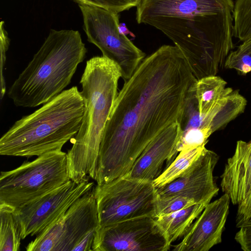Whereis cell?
Segmentation results:
<instances>
[{
  "instance_id": "cell-1",
  "label": "cell",
  "mask_w": 251,
  "mask_h": 251,
  "mask_svg": "<svg viewBox=\"0 0 251 251\" xmlns=\"http://www.w3.org/2000/svg\"><path fill=\"white\" fill-rule=\"evenodd\" d=\"M180 50L163 45L146 57L115 100L101 141L98 185L126 175L149 143L172 124H181L197 81Z\"/></svg>"
},
{
  "instance_id": "cell-2",
  "label": "cell",
  "mask_w": 251,
  "mask_h": 251,
  "mask_svg": "<svg viewBox=\"0 0 251 251\" xmlns=\"http://www.w3.org/2000/svg\"><path fill=\"white\" fill-rule=\"evenodd\" d=\"M232 0H169L144 24L182 52L197 79L216 75L233 48Z\"/></svg>"
},
{
  "instance_id": "cell-3",
  "label": "cell",
  "mask_w": 251,
  "mask_h": 251,
  "mask_svg": "<svg viewBox=\"0 0 251 251\" xmlns=\"http://www.w3.org/2000/svg\"><path fill=\"white\" fill-rule=\"evenodd\" d=\"M120 77L118 66L105 57H93L86 62L80 80L84 112L73 146L67 153L72 180H95L100 147L118 94Z\"/></svg>"
},
{
  "instance_id": "cell-4",
  "label": "cell",
  "mask_w": 251,
  "mask_h": 251,
  "mask_svg": "<svg viewBox=\"0 0 251 251\" xmlns=\"http://www.w3.org/2000/svg\"><path fill=\"white\" fill-rule=\"evenodd\" d=\"M86 53L78 31L51 29L9 87L8 98L17 107L33 108L46 103L70 83Z\"/></svg>"
},
{
  "instance_id": "cell-5",
  "label": "cell",
  "mask_w": 251,
  "mask_h": 251,
  "mask_svg": "<svg viewBox=\"0 0 251 251\" xmlns=\"http://www.w3.org/2000/svg\"><path fill=\"white\" fill-rule=\"evenodd\" d=\"M85 107L76 86L16 121L0 139L2 155L30 157L61 151L77 133Z\"/></svg>"
},
{
  "instance_id": "cell-6",
  "label": "cell",
  "mask_w": 251,
  "mask_h": 251,
  "mask_svg": "<svg viewBox=\"0 0 251 251\" xmlns=\"http://www.w3.org/2000/svg\"><path fill=\"white\" fill-rule=\"evenodd\" d=\"M70 180L67 153H46L13 170L1 172L0 203L17 208Z\"/></svg>"
},
{
  "instance_id": "cell-7",
  "label": "cell",
  "mask_w": 251,
  "mask_h": 251,
  "mask_svg": "<svg viewBox=\"0 0 251 251\" xmlns=\"http://www.w3.org/2000/svg\"><path fill=\"white\" fill-rule=\"evenodd\" d=\"M94 188L26 246L27 251H90L99 220Z\"/></svg>"
},
{
  "instance_id": "cell-8",
  "label": "cell",
  "mask_w": 251,
  "mask_h": 251,
  "mask_svg": "<svg viewBox=\"0 0 251 251\" xmlns=\"http://www.w3.org/2000/svg\"><path fill=\"white\" fill-rule=\"evenodd\" d=\"M99 227L143 217L156 216L157 189L153 182L118 177L94 188Z\"/></svg>"
},
{
  "instance_id": "cell-9",
  "label": "cell",
  "mask_w": 251,
  "mask_h": 251,
  "mask_svg": "<svg viewBox=\"0 0 251 251\" xmlns=\"http://www.w3.org/2000/svg\"><path fill=\"white\" fill-rule=\"evenodd\" d=\"M78 6L88 41L118 66L124 80L129 79L146 54L121 31L118 13L95 6Z\"/></svg>"
},
{
  "instance_id": "cell-10",
  "label": "cell",
  "mask_w": 251,
  "mask_h": 251,
  "mask_svg": "<svg viewBox=\"0 0 251 251\" xmlns=\"http://www.w3.org/2000/svg\"><path fill=\"white\" fill-rule=\"evenodd\" d=\"M170 246L154 218L143 217L98 227L93 251H167Z\"/></svg>"
},
{
  "instance_id": "cell-11",
  "label": "cell",
  "mask_w": 251,
  "mask_h": 251,
  "mask_svg": "<svg viewBox=\"0 0 251 251\" xmlns=\"http://www.w3.org/2000/svg\"><path fill=\"white\" fill-rule=\"evenodd\" d=\"M95 186L93 181L66 183L32 201L15 208L22 237L38 235L60 218L79 198Z\"/></svg>"
},
{
  "instance_id": "cell-12",
  "label": "cell",
  "mask_w": 251,
  "mask_h": 251,
  "mask_svg": "<svg viewBox=\"0 0 251 251\" xmlns=\"http://www.w3.org/2000/svg\"><path fill=\"white\" fill-rule=\"evenodd\" d=\"M219 159L216 153L206 148L180 176L157 189L158 194L180 196L193 200L196 203L208 204L219 190L213 176Z\"/></svg>"
},
{
  "instance_id": "cell-13",
  "label": "cell",
  "mask_w": 251,
  "mask_h": 251,
  "mask_svg": "<svg viewBox=\"0 0 251 251\" xmlns=\"http://www.w3.org/2000/svg\"><path fill=\"white\" fill-rule=\"evenodd\" d=\"M230 199L224 193L209 202L194 221L174 251H208L221 243Z\"/></svg>"
},
{
  "instance_id": "cell-14",
  "label": "cell",
  "mask_w": 251,
  "mask_h": 251,
  "mask_svg": "<svg viewBox=\"0 0 251 251\" xmlns=\"http://www.w3.org/2000/svg\"><path fill=\"white\" fill-rule=\"evenodd\" d=\"M182 133L180 122H175L152 139L136 159L127 176L153 182L162 173L164 163L178 152V143Z\"/></svg>"
},
{
  "instance_id": "cell-15",
  "label": "cell",
  "mask_w": 251,
  "mask_h": 251,
  "mask_svg": "<svg viewBox=\"0 0 251 251\" xmlns=\"http://www.w3.org/2000/svg\"><path fill=\"white\" fill-rule=\"evenodd\" d=\"M221 178L222 190L233 204L238 205L246 199L251 190V140L237 141Z\"/></svg>"
},
{
  "instance_id": "cell-16",
  "label": "cell",
  "mask_w": 251,
  "mask_h": 251,
  "mask_svg": "<svg viewBox=\"0 0 251 251\" xmlns=\"http://www.w3.org/2000/svg\"><path fill=\"white\" fill-rule=\"evenodd\" d=\"M227 83L221 77L206 76L195 82L190 91L191 99L196 109L193 113L192 124L198 128L200 120L205 117L230 89Z\"/></svg>"
},
{
  "instance_id": "cell-17",
  "label": "cell",
  "mask_w": 251,
  "mask_h": 251,
  "mask_svg": "<svg viewBox=\"0 0 251 251\" xmlns=\"http://www.w3.org/2000/svg\"><path fill=\"white\" fill-rule=\"evenodd\" d=\"M207 203H196L188 207L154 218L168 244L183 237L191 225L202 212Z\"/></svg>"
},
{
  "instance_id": "cell-18",
  "label": "cell",
  "mask_w": 251,
  "mask_h": 251,
  "mask_svg": "<svg viewBox=\"0 0 251 251\" xmlns=\"http://www.w3.org/2000/svg\"><path fill=\"white\" fill-rule=\"evenodd\" d=\"M0 251H19L22 239V229L15 208L0 203Z\"/></svg>"
},
{
  "instance_id": "cell-19",
  "label": "cell",
  "mask_w": 251,
  "mask_h": 251,
  "mask_svg": "<svg viewBox=\"0 0 251 251\" xmlns=\"http://www.w3.org/2000/svg\"><path fill=\"white\" fill-rule=\"evenodd\" d=\"M205 149V146H202L179 151L174 161L153 180L155 187L156 189L162 187L180 176Z\"/></svg>"
},
{
  "instance_id": "cell-20",
  "label": "cell",
  "mask_w": 251,
  "mask_h": 251,
  "mask_svg": "<svg viewBox=\"0 0 251 251\" xmlns=\"http://www.w3.org/2000/svg\"><path fill=\"white\" fill-rule=\"evenodd\" d=\"M233 36L241 41L251 38V0H236L234 4Z\"/></svg>"
},
{
  "instance_id": "cell-21",
  "label": "cell",
  "mask_w": 251,
  "mask_h": 251,
  "mask_svg": "<svg viewBox=\"0 0 251 251\" xmlns=\"http://www.w3.org/2000/svg\"><path fill=\"white\" fill-rule=\"evenodd\" d=\"M224 66L227 69L236 70L241 75L251 72V38L228 54Z\"/></svg>"
},
{
  "instance_id": "cell-22",
  "label": "cell",
  "mask_w": 251,
  "mask_h": 251,
  "mask_svg": "<svg viewBox=\"0 0 251 251\" xmlns=\"http://www.w3.org/2000/svg\"><path fill=\"white\" fill-rule=\"evenodd\" d=\"M196 204L193 200L180 196H161L158 194L156 201V216L171 213Z\"/></svg>"
},
{
  "instance_id": "cell-23",
  "label": "cell",
  "mask_w": 251,
  "mask_h": 251,
  "mask_svg": "<svg viewBox=\"0 0 251 251\" xmlns=\"http://www.w3.org/2000/svg\"><path fill=\"white\" fill-rule=\"evenodd\" d=\"M212 134V132L207 128H190L182 130L177 151L179 152L182 150L205 146Z\"/></svg>"
},
{
  "instance_id": "cell-24",
  "label": "cell",
  "mask_w": 251,
  "mask_h": 251,
  "mask_svg": "<svg viewBox=\"0 0 251 251\" xmlns=\"http://www.w3.org/2000/svg\"><path fill=\"white\" fill-rule=\"evenodd\" d=\"M78 4L101 7L117 13L137 7L141 0H72Z\"/></svg>"
},
{
  "instance_id": "cell-25",
  "label": "cell",
  "mask_w": 251,
  "mask_h": 251,
  "mask_svg": "<svg viewBox=\"0 0 251 251\" xmlns=\"http://www.w3.org/2000/svg\"><path fill=\"white\" fill-rule=\"evenodd\" d=\"M235 236V239L245 251H251V224L241 226Z\"/></svg>"
},
{
  "instance_id": "cell-26",
  "label": "cell",
  "mask_w": 251,
  "mask_h": 251,
  "mask_svg": "<svg viewBox=\"0 0 251 251\" xmlns=\"http://www.w3.org/2000/svg\"><path fill=\"white\" fill-rule=\"evenodd\" d=\"M238 205L236 223L237 227L239 228L251 216V190L246 199Z\"/></svg>"
},
{
  "instance_id": "cell-27",
  "label": "cell",
  "mask_w": 251,
  "mask_h": 251,
  "mask_svg": "<svg viewBox=\"0 0 251 251\" xmlns=\"http://www.w3.org/2000/svg\"><path fill=\"white\" fill-rule=\"evenodd\" d=\"M0 57H1V66H3L5 60L6 52L8 49L9 45V39L7 36V33L4 29V22L1 21L0 23Z\"/></svg>"
},
{
  "instance_id": "cell-28",
  "label": "cell",
  "mask_w": 251,
  "mask_h": 251,
  "mask_svg": "<svg viewBox=\"0 0 251 251\" xmlns=\"http://www.w3.org/2000/svg\"><path fill=\"white\" fill-rule=\"evenodd\" d=\"M246 224H251V216L248 219H247L241 226Z\"/></svg>"
}]
</instances>
